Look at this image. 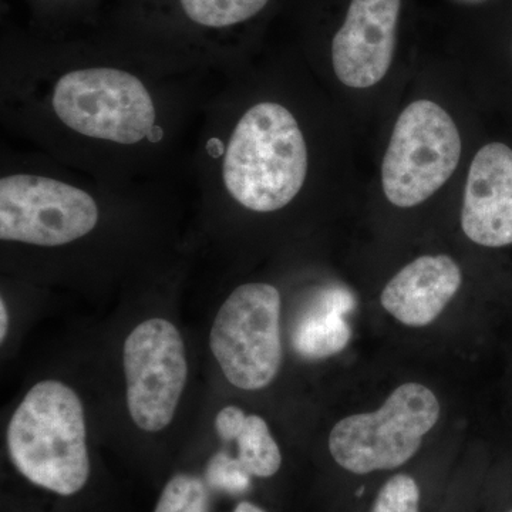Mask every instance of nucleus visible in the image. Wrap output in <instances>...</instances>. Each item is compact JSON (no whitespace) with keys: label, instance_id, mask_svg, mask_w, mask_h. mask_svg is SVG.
<instances>
[{"label":"nucleus","instance_id":"1","mask_svg":"<svg viewBox=\"0 0 512 512\" xmlns=\"http://www.w3.org/2000/svg\"><path fill=\"white\" fill-rule=\"evenodd\" d=\"M6 443L16 470L45 490L69 497L89 480L83 403L67 384H35L9 421Z\"/></svg>","mask_w":512,"mask_h":512},{"label":"nucleus","instance_id":"2","mask_svg":"<svg viewBox=\"0 0 512 512\" xmlns=\"http://www.w3.org/2000/svg\"><path fill=\"white\" fill-rule=\"evenodd\" d=\"M308 148L298 121L282 104H255L229 138L222 178L228 194L254 212L282 210L301 192Z\"/></svg>","mask_w":512,"mask_h":512},{"label":"nucleus","instance_id":"3","mask_svg":"<svg viewBox=\"0 0 512 512\" xmlns=\"http://www.w3.org/2000/svg\"><path fill=\"white\" fill-rule=\"evenodd\" d=\"M441 406L430 387L404 383L380 409L352 414L330 431L329 451L343 470L356 476L404 466L439 423Z\"/></svg>","mask_w":512,"mask_h":512},{"label":"nucleus","instance_id":"4","mask_svg":"<svg viewBox=\"0 0 512 512\" xmlns=\"http://www.w3.org/2000/svg\"><path fill=\"white\" fill-rule=\"evenodd\" d=\"M57 119L84 137L133 146L153 134V97L134 74L110 67L73 70L53 90Z\"/></svg>","mask_w":512,"mask_h":512},{"label":"nucleus","instance_id":"5","mask_svg":"<svg viewBox=\"0 0 512 512\" xmlns=\"http://www.w3.org/2000/svg\"><path fill=\"white\" fill-rule=\"evenodd\" d=\"M460 131L446 110L414 101L400 114L382 164V185L394 207L412 208L433 197L460 163Z\"/></svg>","mask_w":512,"mask_h":512},{"label":"nucleus","instance_id":"6","mask_svg":"<svg viewBox=\"0 0 512 512\" xmlns=\"http://www.w3.org/2000/svg\"><path fill=\"white\" fill-rule=\"evenodd\" d=\"M281 293L269 284L238 286L214 320L210 346L232 386L255 392L279 375L284 348Z\"/></svg>","mask_w":512,"mask_h":512},{"label":"nucleus","instance_id":"7","mask_svg":"<svg viewBox=\"0 0 512 512\" xmlns=\"http://www.w3.org/2000/svg\"><path fill=\"white\" fill-rule=\"evenodd\" d=\"M99 224L89 192L33 174L0 180V238L37 247H62L86 237Z\"/></svg>","mask_w":512,"mask_h":512},{"label":"nucleus","instance_id":"8","mask_svg":"<svg viewBox=\"0 0 512 512\" xmlns=\"http://www.w3.org/2000/svg\"><path fill=\"white\" fill-rule=\"evenodd\" d=\"M128 413L138 429L157 433L174 419L188 377L184 340L173 323L148 319L123 348Z\"/></svg>","mask_w":512,"mask_h":512},{"label":"nucleus","instance_id":"9","mask_svg":"<svg viewBox=\"0 0 512 512\" xmlns=\"http://www.w3.org/2000/svg\"><path fill=\"white\" fill-rule=\"evenodd\" d=\"M402 0H352L332 43L336 77L350 89H369L389 72Z\"/></svg>","mask_w":512,"mask_h":512},{"label":"nucleus","instance_id":"10","mask_svg":"<svg viewBox=\"0 0 512 512\" xmlns=\"http://www.w3.org/2000/svg\"><path fill=\"white\" fill-rule=\"evenodd\" d=\"M461 228L474 244H512V150L503 143L481 148L468 171Z\"/></svg>","mask_w":512,"mask_h":512},{"label":"nucleus","instance_id":"11","mask_svg":"<svg viewBox=\"0 0 512 512\" xmlns=\"http://www.w3.org/2000/svg\"><path fill=\"white\" fill-rule=\"evenodd\" d=\"M463 284L460 266L447 255L414 259L384 286L380 303L384 311L409 328L434 322Z\"/></svg>","mask_w":512,"mask_h":512},{"label":"nucleus","instance_id":"12","mask_svg":"<svg viewBox=\"0 0 512 512\" xmlns=\"http://www.w3.org/2000/svg\"><path fill=\"white\" fill-rule=\"evenodd\" d=\"M339 303L328 302V308L308 313L299 320L293 332V348L305 359H325L338 355L348 346L350 326L340 313Z\"/></svg>","mask_w":512,"mask_h":512},{"label":"nucleus","instance_id":"13","mask_svg":"<svg viewBox=\"0 0 512 512\" xmlns=\"http://www.w3.org/2000/svg\"><path fill=\"white\" fill-rule=\"evenodd\" d=\"M238 461L249 476L269 478L282 466V454L262 417L249 414L237 437Z\"/></svg>","mask_w":512,"mask_h":512},{"label":"nucleus","instance_id":"14","mask_svg":"<svg viewBox=\"0 0 512 512\" xmlns=\"http://www.w3.org/2000/svg\"><path fill=\"white\" fill-rule=\"evenodd\" d=\"M269 0H180L185 15L205 28H229L254 18Z\"/></svg>","mask_w":512,"mask_h":512},{"label":"nucleus","instance_id":"15","mask_svg":"<svg viewBox=\"0 0 512 512\" xmlns=\"http://www.w3.org/2000/svg\"><path fill=\"white\" fill-rule=\"evenodd\" d=\"M207 488L200 478L177 474L165 485L154 512H207Z\"/></svg>","mask_w":512,"mask_h":512},{"label":"nucleus","instance_id":"16","mask_svg":"<svg viewBox=\"0 0 512 512\" xmlns=\"http://www.w3.org/2000/svg\"><path fill=\"white\" fill-rule=\"evenodd\" d=\"M370 512H420V487L409 474H396L380 488Z\"/></svg>","mask_w":512,"mask_h":512},{"label":"nucleus","instance_id":"17","mask_svg":"<svg viewBox=\"0 0 512 512\" xmlns=\"http://www.w3.org/2000/svg\"><path fill=\"white\" fill-rule=\"evenodd\" d=\"M251 477L241 466L238 458L234 460L224 453L212 458L207 470L208 483L211 487L229 494L244 493L249 487Z\"/></svg>","mask_w":512,"mask_h":512},{"label":"nucleus","instance_id":"18","mask_svg":"<svg viewBox=\"0 0 512 512\" xmlns=\"http://www.w3.org/2000/svg\"><path fill=\"white\" fill-rule=\"evenodd\" d=\"M247 414L237 406H228L218 413L215 419V429L225 441L237 440L242 429H244Z\"/></svg>","mask_w":512,"mask_h":512},{"label":"nucleus","instance_id":"19","mask_svg":"<svg viewBox=\"0 0 512 512\" xmlns=\"http://www.w3.org/2000/svg\"><path fill=\"white\" fill-rule=\"evenodd\" d=\"M0 340H5L6 335H8V329H9V315H8V308H6L5 301H0Z\"/></svg>","mask_w":512,"mask_h":512},{"label":"nucleus","instance_id":"20","mask_svg":"<svg viewBox=\"0 0 512 512\" xmlns=\"http://www.w3.org/2000/svg\"><path fill=\"white\" fill-rule=\"evenodd\" d=\"M234 512H266V511L262 510V508L258 507V505L249 503V501H242V503H239L237 505V508H235Z\"/></svg>","mask_w":512,"mask_h":512},{"label":"nucleus","instance_id":"21","mask_svg":"<svg viewBox=\"0 0 512 512\" xmlns=\"http://www.w3.org/2000/svg\"><path fill=\"white\" fill-rule=\"evenodd\" d=\"M508 512H512V510H511V511H508Z\"/></svg>","mask_w":512,"mask_h":512}]
</instances>
